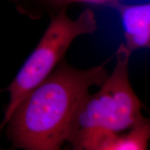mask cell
<instances>
[{"instance_id": "cell-1", "label": "cell", "mask_w": 150, "mask_h": 150, "mask_svg": "<svg viewBox=\"0 0 150 150\" xmlns=\"http://www.w3.org/2000/svg\"><path fill=\"white\" fill-rule=\"evenodd\" d=\"M77 69L62 59L43 81L15 108L6 124L12 149L59 150L66 142L71 118L90 88L107 78L106 65Z\"/></svg>"}, {"instance_id": "cell-2", "label": "cell", "mask_w": 150, "mask_h": 150, "mask_svg": "<svg viewBox=\"0 0 150 150\" xmlns=\"http://www.w3.org/2000/svg\"><path fill=\"white\" fill-rule=\"evenodd\" d=\"M131 54L121 43L116 64L96 93L82 97L71 118L66 142L75 150H96L108 134L128 130L149 120L129 81Z\"/></svg>"}, {"instance_id": "cell-3", "label": "cell", "mask_w": 150, "mask_h": 150, "mask_svg": "<svg viewBox=\"0 0 150 150\" xmlns=\"http://www.w3.org/2000/svg\"><path fill=\"white\" fill-rule=\"evenodd\" d=\"M98 25L91 9H85L76 20L70 18L67 8L50 16V22L44 34L18 74L6 88L9 102L0 125V132L17 105L28 93L50 74L75 38L84 34H92Z\"/></svg>"}, {"instance_id": "cell-4", "label": "cell", "mask_w": 150, "mask_h": 150, "mask_svg": "<svg viewBox=\"0 0 150 150\" xmlns=\"http://www.w3.org/2000/svg\"><path fill=\"white\" fill-rule=\"evenodd\" d=\"M109 6L117 11L122 24L124 46L131 54L136 50L150 46V4H129L110 0Z\"/></svg>"}, {"instance_id": "cell-5", "label": "cell", "mask_w": 150, "mask_h": 150, "mask_svg": "<svg viewBox=\"0 0 150 150\" xmlns=\"http://www.w3.org/2000/svg\"><path fill=\"white\" fill-rule=\"evenodd\" d=\"M150 138L149 121L128 130L108 134L96 150H145Z\"/></svg>"}, {"instance_id": "cell-6", "label": "cell", "mask_w": 150, "mask_h": 150, "mask_svg": "<svg viewBox=\"0 0 150 150\" xmlns=\"http://www.w3.org/2000/svg\"><path fill=\"white\" fill-rule=\"evenodd\" d=\"M13 3L17 11L22 16L33 20H40L45 15L59 13L72 4V0H8Z\"/></svg>"}, {"instance_id": "cell-7", "label": "cell", "mask_w": 150, "mask_h": 150, "mask_svg": "<svg viewBox=\"0 0 150 150\" xmlns=\"http://www.w3.org/2000/svg\"><path fill=\"white\" fill-rule=\"evenodd\" d=\"M110 0H72V3H89L95 4L107 5Z\"/></svg>"}, {"instance_id": "cell-8", "label": "cell", "mask_w": 150, "mask_h": 150, "mask_svg": "<svg viewBox=\"0 0 150 150\" xmlns=\"http://www.w3.org/2000/svg\"><path fill=\"white\" fill-rule=\"evenodd\" d=\"M1 91H3V90H0V92H1Z\"/></svg>"}]
</instances>
